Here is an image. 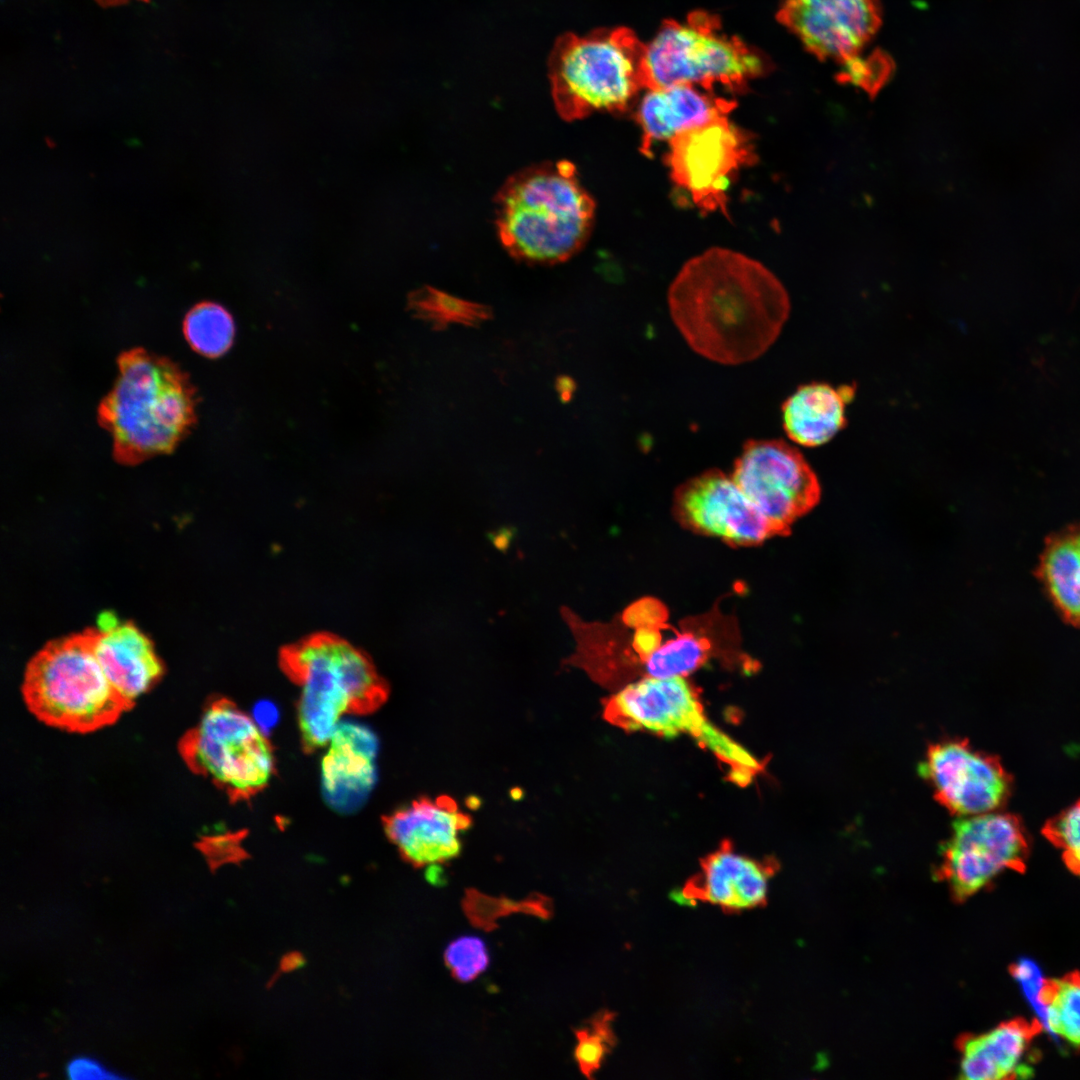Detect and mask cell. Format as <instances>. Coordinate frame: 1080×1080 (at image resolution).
<instances>
[{
    "instance_id": "44dd1931",
    "label": "cell",
    "mask_w": 1080,
    "mask_h": 1080,
    "mask_svg": "<svg viewBox=\"0 0 1080 1080\" xmlns=\"http://www.w3.org/2000/svg\"><path fill=\"white\" fill-rule=\"evenodd\" d=\"M1041 1021L1014 1018L981 1034H965L957 1041L959 1077L965 1080L1026 1078L1031 1068L1024 1061Z\"/></svg>"
},
{
    "instance_id": "83f0119b",
    "label": "cell",
    "mask_w": 1080,
    "mask_h": 1080,
    "mask_svg": "<svg viewBox=\"0 0 1080 1080\" xmlns=\"http://www.w3.org/2000/svg\"><path fill=\"white\" fill-rule=\"evenodd\" d=\"M614 1019L615 1013L604 1009L574 1031L577 1039L574 1058L581 1073L588 1079L600 1069L604 1059L616 1045Z\"/></svg>"
},
{
    "instance_id": "d590c367",
    "label": "cell",
    "mask_w": 1080,
    "mask_h": 1080,
    "mask_svg": "<svg viewBox=\"0 0 1080 1080\" xmlns=\"http://www.w3.org/2000/svg\"><path fill=\"white\" fill-rule=\"evenodd\" d=\"M95 1L99 5H101L102 7H111V6L123 5V4L127 3V2H129L130 0H95ZM138 1L149 2L150 0H138Z\"/></svg>"
},
{
    "instance_id": "484cf974",
    "label": "cell",
    "mask_w": 1080,
    "mask_h": 1080,
    "mask_svg": "<svg viewBox=\"0 0 1080 1080\" xmlns=\"http://www.w3.org/2000/svg\"><path fill=\"white\" fill-rule=\"evenodd\" d=\"M409 308L434 328L458 323L479 326L492 317L490 307L467 301L433 287H422L409 295Z\"/></svg>"
},
{
    "instance_id": "30bf717a",
    "label": "cell",
    "mask_w": 1080,
    "mask_h": 1080,
    "mask_svg": "<svg viewBox=\"0 0 1080 1080\" xmlns=\"http://www.w3.org/2000/svg\"><path fill=\"white\" fill-rule=\"evenodd\" d=\"M1028 855V838L1018 816L995 811L971 815L952 823L934 875L961 902L1005 870L1023 872Z\"/></svg>"
},
{
    "instance_id": "4316f807",
    "label": "cell",
    "mask_w": 1080,
    "mask_h": 1080,
    "mask_svg": "<svg viewBox=\"0 0 1080 1080\" xmlns=\"http://www.w3.org/2000/svg\"><path fill=\"white\" fill-rule=\"evenodd\" d=\"M234 322L221 305L205 302L193 307L184 319V335L198 353L217 357L225 353L234 338Z\"/></svg>"
},
{
    "instance_id": "cb8c5ba5",
    "label": "cell",
    "mask_w": 1080,
    "mask_h": 1080,
    "mask_svg": "<svg viewBox=\"0 0 1080 1080\" xmlns=\"http://www.w3.org/2000/svg\"><path fill=\"white\" fill-rule=\"evenodd\" d=\"M1042 1024L1074 1048H1080V972L1045 979L1039 995Z\"/></svg>"
},
{
    "instance_id": "4fadbf2b",
    "label": "cell",
    "mask_w": 1080,
    "mask_h": 1080,
    "mask_svg": "<svg viewBox=\"0 0 1080 1080\" xmlns=\"http://www.w3.org/2000/svg\"><path fill=\"white\" fill-rule=\"evenodd\" d=\"M934 799L953 815L971 816L1004 807L1012 776L997 756L974 749L967 739L943 738L928 745L918 766Z\"/></svg>"
},
{
    "instance_id": "7402d4cb",
    "label": "cell",
    "mask_w": 1080,
    "mask_h": 1080,
    "mask_svg": "<svg viewBox=\"0 0 1080 1080\" xmlns=\"http://www.w3.org/2000/svg\"><path fill=\"white\" fill-rule=\"evenodd\" d=\"M855 385L834 387L824 382L801 385L782 405L783 428L788 438L803 447L831 441L846 425V408L854 399Z\"/></svg>"
},
{
    "instance_id": "6da1fadb",
    "label": "cell",
    "mask_w": 1080,
    "mask_h": 1080,
    "mask_svg": "<svg viewBox=\"0 0 1080 1080\" xmlns=\"http://www.w3.org/2000/svg\"><path fill=\"white\" fill-rule=\"evenodd\" d=\"M672 320L688 345L720 364L765 353L790 313L788 293L763 264L714 247L691 258L668 291Z\"/></svg>"
},
{
    "instance_id": "7c38bea8",
    "label": "cell",
    "mask_w": 1080,
    "mask_h": 1080,
    "mask_svg": "<svg viewBox=\"0 0 1080 1080\" xmlns=\"http://www.w3.org/2000/svg\"><path fill=\"white\" fill-rule=\"evenodd\" d=\"M731 477L781 535L820 497L818 479L803 454L779 439L748 440Z\"/></svg>"
},
{
    "instance_id": "d6986e66",
    "label": "cell",
    "mask_w": 1080,
    "mask_h": 1080,
    "mask_svg": "<svg viewBox=\"0 0 1080 1080\" xmlns=\"http://www.w3.org/2000/svg\"><path fill=\"white\" fill-rule=\"evenodd\" d=\"M328 745L321 763L325 798L340 811L357 808L376 781L377 738L361 724L340 721Z\"/></svg>"
},
{
    "instance_id": "e0dca14e",
    "label": "cell",
    "mask_w": 1080,
    "mask_h": 1080,
    "mask_svg": "<svg viewBox=\"0 0 1080 1080\" xmlns=\"http://www.w3.org/2000/svg\"><path fill=\"white\" fill-rule=\"evenodd\" d=\"M700 867L673 898L687 905L707 902L736 913L766 904L768 882L778 863L773 858L760 861L738 854L729 841H723L701 860Z\"/></svg>"
},
{
    "instance_id": "2e32d148",
    "label": "cell",
    "mask_w": 1080,
    "mask_h": 1080,
    "mask_svg": "<svg viewBox=\"0 0 1080 1080\" xmlns=\"http://www.w3.org/2000/svg\"><path fill=\"white\" fill-rule=\"evenodd\" d=\"M384 831L400 855L416 867L442 864L461 853L472 818L448 795L422 796L384 817Z\"/></svg>"
},
{
    "instance_id": "836d02e7",
    "label": "cell",
    "mask_w": 1080,
    "mask_h": 1080,
    "mask_svg": "<svg viewBox=\"0 0 1080 1080\" xmlns=\"http://www.w3.org/2000/svg\"><path fill=\"white\" fill-rule=\"evenodd\" d=\"M555 388L561 402L568 403L574 395L576 383L570 376L561 375L556 379Z\"/></svg>"
},
{
    "instance_id": "5bb4252c",
    "label": "cell",
    "mask_w": 1080,
    "mask_h": 1080,
    "mask_svg": "<svg viewBox=\"0 0 1080 1080\" xmlns=\"http://www.w3.org/2000/svg\"><path fill=\"white\" fill-rule=\"evenodd\" d=\"M680 523L695 533L734 546H753L781 535L731 476L711 469L683 483L674 496Z\"/></svg>"
},
{
    "instance_id": "1f68e13d",
    "label": "cell",
    "mask_w": 1080,
    "mask_h": 1080,
    "mask_svg": "<svg viewBox=\"0 0 1080 1080\" xmlns=\"http://www.w3.org/2000/svg\"><path fill=\"white\" fill-rule=\"evenodd\" d=\"M66 1073L68 1078L74 1080L126 1078L107 1069L99 1061L86 1056L76 1057L72 1059L66 1067Z\"/></svg>"
},
{
    "instance_id": "ba28073f",
    "label": "cell",
    "mask_w": 1080,
    "mask_h": 1080,
    "mask_svg": "<svg viewBox=\"0 0 1080 1080\" xmlns=\"http://www.w3.org/2000/svg\"><path fill=\"white\" fill-rule=\"evenodd\" d=\"M186 765L231 800H247L270 781L275 760L264 732L232 701L218 698L179 743Z\"/></svg>"
},
{
    "instance_id": "8992f818",
    "label": "cell",
    "mask_w": 1080,
    "mask_h": 1080,
    "mask_svg": "<svg viewBox=\"0 0 1080 1080\" xmlns=\"http://www.w3.org/2000/svg\"><path fill=\"white\" fill-rule=\"evenodd\" d=\"M22 692L37 719L75 733L109 726L132 707L106 677L93 629L47 643L28 663Z\"/></svg>"
},
{
    "instance_id": "277c9868",
    "label": "cell",
    "mask_w": 1080,
    "mask_h": 1080,
    "mask_svg": "<svg viewBox=\"0 0 1080 1080\" xmlns=\"http://www.w3.org/2000/svg\"><path fill=\"white\" fill-rule=\"evenodd\" d=\"M280 664L300 688L298 724L308 751L328 744L344 714L372 712L388 696L370 659L332 634H314L282 649Z\"/></svg>"
},
{
    "instance_id": "ac0fdd59",
    "label": "cell",
    "mask_w": 1080,
    "mask_h": 1080,
    "mask_svg": "<svg viewBox=\"0 0 1080 1080\" xmlns=\"http://www.w3.org/2000/svg\"><path fill=\"white\" fill-rule=\"evenodd\" d=\"M93 650L111 685L131 706L161 678L163 664L134 624L104 613L93 629Z\"/></svg>"
},
{
    "instance_id": "9c48e42d",
    "label": "cell",
    "mask_w": 1080,
    "mask_h": 1080,
    "mask_svg": "<svg viewBox=\"0 0 1080 1080\" xmlns=\"http://www.w3.org/2000/svg\"><path fill=\"white\" fill-rule=\"evenodd\" d=\"M603 716L626 731L689 734L725 765L739 761L744 751L706 718L698 690L685 676H645L628 683L605 700Z\"/></svg>"
},
{
    "instance_id": "3957f363",
    "label": "cell",
    "mask_w": 1080,
    "mask_h": 1080,
    "mask_svg": "<svg viewBox=\"0 0 1080 1080\" xmlns=\"http://www.w3.org/2000/svg\"><path fill=\"white\" fill-rule=\"evenodd\" d=\"M119 374L98 409L118 462L138 464L170 453L195 422V391L169 359L135 348L118 359Z\"/></svg>"
},
{
    "instance_id": "ffe728a7",
    "label": "cell",
    "mask_w": 1080,
    "mask_h": 1080,
    "mask_svg": "<svg viewBox=\"0 0 1080 1080\" xmlns=\"http://www.w3.org/2000/svg\"><path fill=\"white\" fill-rule=\"evenodd\" d=\"M735 107V101L711 91L705 93L691 84L649 90L636 115L642 130L640 152L650 156L655 142L670 140L682 131L727 117Z\"/></svg>"
},
{
    "instance_id": "9a60e30c",
    "label": "cell",
    "mask_w": 1080,
    "mask_h": 1080,
    "mask_svg": "<svg viewBox=\"0 0 1080 1080\" xmlns=\"http://www.w3.org/2000/svg\"><path fill=\"white\" fill-rule=\"evenodd\" d=\"M879 0H782L777 20L821 60L860 54L881 25Z\"/></svg>"
},
{
    "instance_id": "d6a6232c",
    "label": "cell",
    "mask_w": 1080,
    "mask_h": 1080,
    "mask_svg": "<svg viewBox=\"0 0 1080 1080\" xmlns=\"http://www.w3.org/2000/svg\"><path fill=\"white\" fill-rule=\"evenodd\" d=\"M252 718L263 732L269 731L278 721V709L270 701H260L254 707Z\"/></svg>"
},
{
    "instance_id": "d4e9b609",
    "label": "cell",
    "mask_w": 1080,
    "mask_h": 1080,
    "mask_svg": "<svg viewBox=\"0 0 1080 1080\" xmlns=\"http://www.w3.org/2000/svg\"><path fill=\"white\" fill-rule=\"evenodd\" d=\"M709 640L693 632L675 633L663 639L659 647L647 658L642 677L685 676L702 667L712 656Z\"/></svg>"
},
{
    "instance_id": "f1b7e54d",
    "label": "cell",
    "mask_w": 1080,
    "mask_h": 1080,
    "mask_svg": "<svg viewBox=\"0 0 1080 1080\" xmlns=\"http://www.w3.org/2000/svg\"><path fill=\"white\" fill-rule=\"evenodd\" d=\"M840 65L837 80L861 88L871 98L877 96L893 71L889 57L880 51L864 57L860 53Z\"/></svg>"
},
{
    "instance_id": "5b68a950",
    "label": "cell",
    "mask_w": 1080,
    "mask_h": 1080,
    "mask_svg": "<svg viewBox=\"0 0 1080 1080\" xmlns=\"http://www.w3.org/2000/svg\"><path fill=\"white\" fill-rule=\"evenodd\" d=\"M646 53L647 45L626 27L559 36L548 75L560 117L570 122L594 112H624L645 88Z\"/></svg>"
},
{
    "instance_id": "e575fe53",
    "label": "cell",
    "mask_w": 1080,
    "mask_h": 1080,
    "mask_svg": "<svg viewBox=\"0 0 1080 1080\" xmlns=\"http://www.w3.org/2000/svg\"><path fill=\"white\" fill-rule=\"evenodd\" d=\"M513 539V532L509 528H502L494 533L491 537L492 544L500 551H505L509 548Z\"/></svg>"
},
{
    "instance_id": "603a6c76",
    "label": "cell",
    "mask_w": 1080,
    "mask_h": 1080,
    "mask_svg": "<svg viewBox=\"0 0 1080 1080\" xmlns=\"http://www.w3.org/2000/svg\"><path fill=\"white\" fill-rule=\"evenodd\" d=\"M1035 574L1063 620L1080 628V522L1046 538Z\"/></svg>"
},
{
    "instance_id": "7a4b0ae2",
    "label": "cell",
    "mask_w": 1080,
    "mask_h": 1080,
    "mask_svg": "<svg viewBox=\"0 0 1080 1080\" xmlns=\"http://www.w3.org/2000/svg\"><path fill=\"white\" fill-rule=\"evenodd\" d=\"M499 239L515 259L553 265L567 261L588 240L595 203L567 160L543 162L506 180L497 192Z\"/></svg>"
},
{
    "instance_id": "52a82bcc",
    "label": "cell",
    "mask_w": 1080,
    "mask_h": 1080,
    "mask_svg": "<svg viewBox=\"0 0 1080 1080\" xmlns=\"http://www.w3.org/2000/svg\"><path fill=\"white\" fill-rule=\"evenodd\" d=\"M768 60L736 36L722 31L718 16L694 11L684 21L666 20L647 44L645 88L720 84L733 91L768 71Z\"/></svg>"
},
{
    "instance_id": "4dcf8cb0",
    "label": "cell",
    "mask_w": 1080,
    "mask_h": 1080,
    "mask_svg": "<svg viewBox=\"0 0 1080 1080\" xmlns=\"http://www.w3.org/2000/svg\"><path fill=\"white\" fill-rule=\"evenodd\" d=\"M444 962L457 981L467 983L487 969L489 953L485 942L479 937L462 936L447 946Z\"/></svg>"
},
{
    "instance_id": "f546056e",
    "label": "cell",
    "mask_w": 1080,
    "mask_h": 1080,
    "mask_svg": "<svg viewBox=\"0 0 1080 1080\" xmlns=\"http://www.w3.org/2000/svg\"><path fill=\"white\" fill-rule=\"evenodd\" d=\"M1043 835L1057 848L1067 868L1080 875V800L1050 818L1042 828Z\"/></svg>"
},
{
    "instance_id": "8fae6325",
    "label": "cell",
    "mask_w": 1080,
    "mask_h": 1080,
    "mask_svg": "<svg viewBox=\"0 0 1080 1080\" xmlns=\"http://www.w3.org/2000/svg\"><path fill=\"white\" fill-rule=\"evenodd\" d=\"M669 142L665 162L674 184L703 212L727 216L732 178L756 159L751 136L727 116L682 131Z\"/></svg>"
}]
</instances>
